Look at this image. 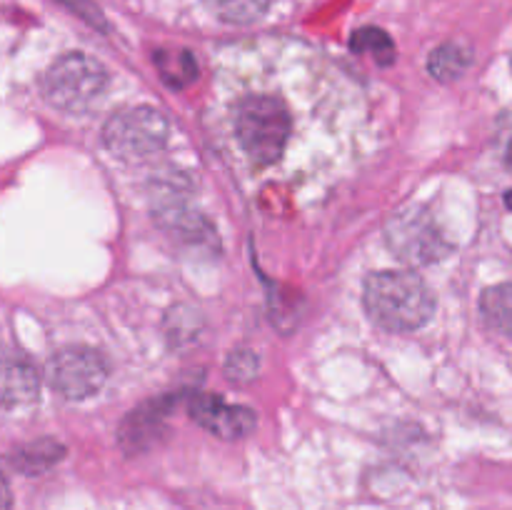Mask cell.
I'll return each instance as SVG.
<instances>
[{
	"label": "cell",
	"mask_w": 512,
	"mask_h": 510,
	"mask_svg": "<svg viewBox=\"0 0 512 510\" xmlns=\"http://www.w3.org/2000/svg\"><path fill=\"white\" fill-rule=\"evenodd\" d=\"M365 310L380 328L390 333H410L433 318L435 298L420 275L405 270H385L365 283Z\"/></svg>",
	"instance_id": "obj_1"
},
{
	"label": "cell",
	"mask_w": 512,
	"mask_h": 510,
	"mask_svg": "<svg viewBox=\"0 0 512 510\" xmlns=\"http://www.w3.org/2000/svg\"><path fill=\"white\" fill-rule=\"evenodd\" d=\"M290 120L288 108L273 95H250L238 105L235 113V133L240 145L258 168H268L283 155L288 145Z\"/></svg>",
	"instance_id": "obj_2"
},
{
	"label": "cell",
	"mask_w": 512,
	"mask_h": 510,
	"mask_svg": "<svg viewBox=\"0 0 512 510\" xmlns=\"http://www.w3.org/2000/svg\"><path fill=\"white\" fill-rule=\"evenodd\" d=\"M45 100L65 113H85L103 98L108 73L98 60L85 53H68L55 60L43 75Z\"/></svg>",
	"instance_id": "obj_3"
},
{
	"label": "cell",
	"mask_w": 512,
	"mask_h": 510,
	"mask_svg": "<svg viewBox=\"0 0 512 510\" xmlns=\"http://www.w3.org/2000/svg\"><path fill=\"white\" fill-rule=\"evenodd\" d=\"M103 140L118 158H145L158 153L168 140V120L148 105L123 108L108 118Z\"/></svg>",
	"instance_id": "obj_4"
},
{
	"label": "cell",
	"mask_w": 512,
	"mask_h": 510,
	"mask_svg": "<svg viewBox=\"0 0 512 510\" xmlns=\"http://www.w3.org/2000/svg\"><path fill=\"white\" fill-rule=\"evenodd\" d=\"M48 380L63 398L83 400L98 393L108 380V360L93 348L70 345L48 363Z\"/></svg>",
	"instance_id": "obj_5"
},
{
	"label": "cell",
	"mask_w": 512,
	"mask_h": 510,
	"mask_svg": "<svg viewBox=\"0 0 512 510\" xmlns=\"http://www.w3.org/2000/svg\"><path fill=\"white\" fill-rule=\"evenodd\" d=\"M388 243L408 263H433L448 253L438 225L420 208L395 215L388 228Z\"/></svg>",
	"instance_id": "obj_6"
},
{
	"label": "cell",
	"mask_w": 512,
	"mask_h": 510,
	"mask_svg": "<svg viewBox=\"0 0 512 510\" xmlns=\"http://www.w3.org/2000/svg\"><path fill=\"white\" fill-rule=\"evenodd\" d=\"M190 415L195 418V423L225 440L245 438L248 433H253L255 423H258L253 410L225 403L218 395H198L190 403Z\"/></svg>",
	"instance_id": "obj_7"
},
{
	"label": "cell",
	"mask_w": 512,
	"mask_h": 510,
	"mask_svg": "<svg viewBox=\"0 0 512 510\" xmlns=\"http://www.w3.org/2000/svg\"><path fill=\"white\" fill-rule=\"evenodd\" d=\"M38 398V373L25 355L0 350V408H18Z\"/></svg>",
	"instance_id": "obj_8"
},
{
	"label": "cell",
	"mask_w": 512,
	"mask_h": 510,
	"mask_svg": "<svg viewBox=\"0 0 512 510\" xmlns=\"http://www.w3.org/2000/svg\"><path fill=\"white\" fill-rule=\"evenodd\" d=\"M473 63V50L463 43H445L430 55V73L438 80H455Z\"/></svg>",
	"instance_id": "obj_9"
},
{
	"label": "cell",
	"mask_w": 512,
	"mask_h": 510,
	"mask_svg": "<svg viewBox=\"0 0 512 510\" xmlns=\"http://www.w3.org/2000/svg\"><path fill=\"white\" fill-rule=\"evenodd\" d=\"M160 75L170 88H185L198 78V65L188 50H158L155 53Z\"/></svg>",
	"instance_id": "obj_10"
},
{
	"label": "cell",
	"mask_w": 512,
	"mask_h": 510,
	"mask_svg": "<svg viewBox=\"0 0 512 510\" xmlns=\"http://www.w3.org/2000/svg\"><path fill=\"white\" fill-rule=\"evenodd\" d=\"M480 308L490 328L512 338V285H493L485 290Z\"/></svg>",
	"instance_id": "obj_11"
},
{
	"label": "cell",
	"mask_w": 512,
	"mask_h": 510,
	"mask_svg": "<svg viewBox=\"0 0 512 510\" xmlns=\"http://www.w3.org/2000/svg\"><path fill=\"white\" fill-rule=\"evenodd\" d=\"M215 18L233 25H248L263 18L270 8V0H205Z\"/></svg>",
	"instance_id": "obj_12"
},
{
	"label": "cell",
	"mask_w": 512,
	"mask_h": 510,
	"mask_svg": "<svg viewBox=\"0 0 512 510\" xmlns=\"http://www.w3.org/2000/svg\"><path fill=\"white\" fill-rule=\"evenodd\" d=\"M60 458H63V448L55 440H38V443L20 448L13 455V465L23 473H43L50 465L58 463Z\"/></svg>",
	"instance_id": "obj_13"
},
{
	"label": "cell",
	"mask_w": 512,
	"mask_h": 510,
	"mask_svg": "<svg viewBox=\"0 0 512 510\" xmlns=\"http://www.w3.org/2000/svg\"><path fill=\"white\" fill-rule=\"evenodd\" d=\"M350 48L355 53H368L370 58H375V63L390 65L395 60V45L388 38V33L380 28H360L358 33L350 40Z\"/></svg>",
	"instance_id": "obj_14"
},
{
	"label": "cell",
	"mask_w": 512,
	"mask_h": 510,
	"mask_svg": "<svg viewBox=\"0 0 512 510\" xmlns=\"http://www.w3.org/2000/svg\"><path fill=\"white\" fill-rule=\"evenodd\" d=\"M258 373V358L250 350H238L228 358V375L235 380H248Z\"/></svg>",
	"instance_id": "obj_15"
},
{
	"label": "cell",
	"mask_w": 512,
	"mask_h": 510,
	"mask_svg": "<svg viewBox=\"0 0 512 510\" xmlns=\"http://www.w3.org/2000/svg\"><path fill=\"white\" fill-rule=\"evenodd\" d=\"M10 505H13V495H10V485L8 480L0 475V510H10Z\"/></svg>",
	"instance_id": "obj_16"
},
{
	"label": "cell",
	"mask_w": 512,
	"mask_h": 510,
	"mask_svg": "<svg viewBox=\"0 0 512 510\" xmlns=\"http://www.w3.org/2000/svg\"><path fill=\"white\" fill-rule=\"evenodd\" d=\"M505 205H508V208L512 210V190H510V193H505Z\"/></svg>",
	"instance_id": "obj_17"
},
{
	"label": "cell",
	"mask_w": 512,
	"mask_h": 510,
	"mask_svg": "<svg viewBox=\"0 0 512 510\" xmlns=\"http://www.w3.org/2000/svg\"><path fill=\"white\" fill-rule=\"evenodd\" d=\"M508 168L512 170V140H510V145H508Z\"/></svg>",
	"instance_id": "obj_18"
}]
</instances>
